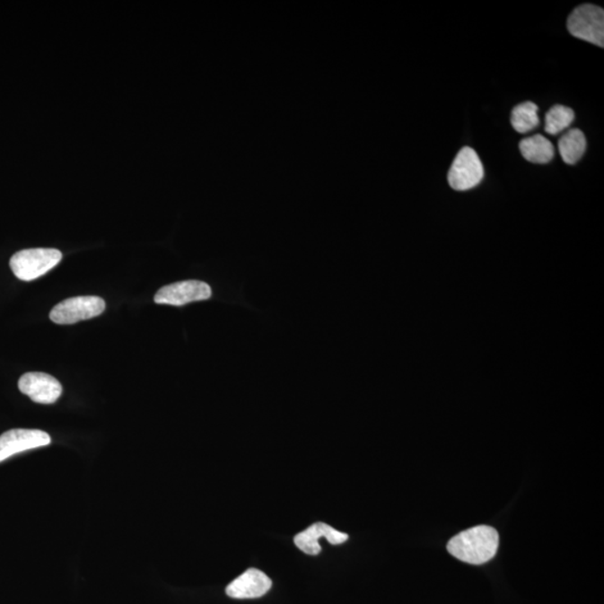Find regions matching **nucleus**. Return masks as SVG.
Returning <instances> with one entry per match:
<instances>
[{"instance_id": "nucleus-8", "label": "nucleus", "mask_w": 604, "mask_h": 604, "mask_svg": "<svg viewBox=\"0 0 604 604\" xmlns=\"http://www.w3.org/2000/svg\"><path fill=\"white\" fill-rule=\"evenodd\" d=\"M18 389L31 401L40 404H53L60 398L63 388L56 378L40 372H30L22 376Z\"/></svg>"}, {"instance_id": "nucleus-11", "label": "nucleus", "mask_w": 604, "mask_h": 604, "mask_svg": "<svg viewBox=\"0 0 604 604\" xmlns=\"http://www.w3.org/2000/svg\"><path fill=\"white\" fill-rule=\"evenodd\" d=\"M520 149L526 161L533 163H547L554 157L552 143L542 135L531 136L521 140Z\"/></svg>"}, {"instance_id": "nucleus-4", "label": "nucleus", "mask_w": 604, "mask_h": 604, "mask_svg": "<svg viewBox=\"0 0 604 604\" xmlns=\"http://www.w3.org/2000/svg\"><path fill=\"white\" fill-rule=\"evenodd\" d=\"M106 309V302L97 296H81L66 299L57 304L49 318L58 325H74L82 320L98 317Z\"/></svg>"}, {"instance_id": "nucleus-6", "label": "nucleus", "mask_w": 604, "mask_h": 604, "mask_svg": "<svg viewBox=\"0 0 604 604\" xmlns=\"http://www.w3.org/2000/svg\"><path fill=\"white\" fill-rule=\"evenodd\" d=\"M212 297L210 285L202 281H181L165 285L159 289L154 302L171 304V306H184L189 302L207 301Z\"/></svg>"}, {"instance_id": "nucleus-5", "label": "nucleus", "mask_w": 604, "mask_h": 604, "mask_svg": "<svg viewBox=\"0 0 604 604\" xmlns=\"http://www.w3.org/2000/svg\"><path fill=\"white\" fill-rule=\"evenodd\" d=\"M484 166L478 154L470 147L458 153L448 174V181L454 190L465 192L476 188L484 179Z\"/></svg>"}, {"instance_id": "nucleus-10", "label": "nucleus", "mask_w": 604, "mask_h": 604, "mask_svg": "<svg viewBox=\"0 0 604 604\" xmlns=\"http://www.w3.org/2000/svg\"><path fill=\"white\" fill-rule=\"evenodd\" d=\"M321 538H326L330 544L338 545L346 542L348 535L320 521L294 536V544L308 556H318L321 552L320 545Z\"/></svg>"}, {"instance_id": "nucleus-2", "label": "nucleus", "mask_w": 604, "mask_h": 604, "mask_svg": "<svg viewBox=\"0 0 604 604\" xmlns=\"http://www.w3.org/2000/svg\"><path fill=\"white\" fill-rule=\"evenodd\" d=\"M62 260L57 249H27L13 254L9 261L13 274L22 281H33L47 275Z\"/></svg>"}, {"instance_id": "nucleus-9", "label": "nucleus", "mask_w": 604, "mask_h": 604, "mask_svg": "<svg viewBox=\"0 0 604 604\" xmlns=\"http://www.w3.org/2000/svg\"><path fill=\"white\" fill-rule=\"evenodd\" d=\"M272 581L257 569H249L227 585L226 594L233 599H256L270 591Z\"/></svg>"}, {"instance_id": "nucleus-1", "label": "nucleus", "mask_w": 604, "mask_h": 604, "mask_svg": "<svg viewBox=\"0 0 604 604\" xmlns=\"http://www.w3.org/2000/svg\"><path fill=\"white\" fill-rule=\"evenodd\" d=\"M498 531L480 525L461 531L449 540L448 552L468 565H480L493 560L498 551Z\"/></svg>"}, {"instance_id": "nucleus-7", "label": "nucleus", "mask_w": 604, "mask_h": 604, "mask_svg": "<svg viewBox=\"0 0 604 604\" xmlns=\"http://www.w3.org/2000/svg\"><path fill=\"white\" fill-rule=\"evenodd\" d=\"M52 439L40 430L13 429L0 435V462L17 453L48 446Z\"/></svg>"}, {"instance_id": "nucleus-13", "label": "nucleus", "mask_w": 604, "mask_h": 604, "mask_svg": "<svg viewBox=\"0 0 604 604\" xmlns=\"http://www.w3.org/2000/svg\"><path fill=\"white\" fill-rule=\"evenodd\" d=\"M512 126L517 133L528 134L539 125L538 107L534 102L519 104L512 112Z\"/></svg>"}, {"instance_id": "nucleus-14", "label": "nucleus", "mask_w": 604, "mask_h": 604, "mask_svg": "<svg viewBox=\"0 0 604 604\" xmlns=\"http://www.w3.org/2000/svg\"><path fill=\"white\" fill-rule=\"evenodd\" d=\"M574 111L572 109L560 106H554L545 117V131L548 135H557L569 128L572 122L574 121Z\"/></svg>"}, {"instance_id": "nucleus-3", "label": "nucleus", "mask_w": 604, "mask_h": 604, "mask_svg": "<svg viewBox=\"0 0 604 604\" xmlns=\"http://www.w3.org/2000/svg\"><path fill=\"white\" fill-rule=\"evenodd\" d=\"M567 30L574 38L604 47V11L596 4L576 7L567 20Z\"/></svg>"}, {"instance_id": "nucleus-12", "label": "nucleus", "mask_w": 604, "mask_h": 604, "mask_svg": "<svg viewBox=\"0 0 604 604\" xmlns=\"http://www.w3.org/2000/svg\"><path fill=\"white\" fill-rule=\"evenodd\" d=\"M585 149H587V139L580 129H571L562 136L558 142V151H560L563 162L567 165H574L582 158Z\"/></svg>"}]
</instances>
